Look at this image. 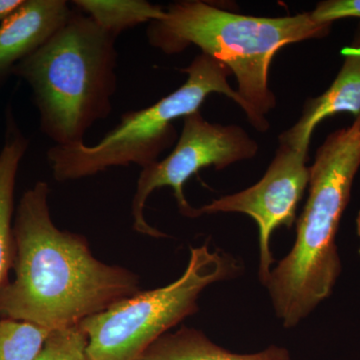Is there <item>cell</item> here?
<instances>
[{
	"label": "cell",
	"mask_w": 360,
	"mask_h": 360,
	"mask_svg": "<svg viewBox=\"0 0 360 360\" xmlns=\"http://www.w3.org/2000/svg\"><path fill=\"white\" fill-rule=\"evenodd\" d=\"M51 333L28 322L0 319V360H35Z\"/></svg>",
	"instance_id": "14"
},
{
	"label": "cell",
	"mask_w": 360,
	"mask_h": 360,
	"mask_svg": "<svg viewBox=\"0 0 360 360\" xmlns=\"http://www.w3.org/2000/svg\"><path fill=\"white\" fill-rule=\"evenodd\" d=\"M141 360H290V354L276 345L255 354H234L215 345L202 331L182 326L158 338Z\"/></svg>",
	"instance_id": "12"
},
{
	"label": "cell",
	"mask_w": 360,
	"mask_h": 360,
	"mask_svg": "<svg viewBox=\"0 0 360 360\" xmlns=\"http://www.w3.org/2000/svg\"><path fill=\"white\" fill-rule=\"evenodd\" d=\"M184 127L172 153L158 162L142 168L136 191L132 200L134 229L150 238H167L151 226L144 217V208L149 196L156 189L168 186L174 191L177 207L184 217L194 219L196 208L187 201L184 186L201 169L213 167L224 169L255 158L258 143L243 127L224 125L206 120L200 110L186 115Z\"/></svg>",
	"instance_id": "7"
},
{
	"label": "cell",
	"mask_w": 360,
	"mask_h": 360,
	"mask_svg": "<svg viewBox=\"0 0 360 360\" xmlns=\"http://www.w3.org/2000/svg\"><path fill=\"white\" fill-rule=\"evenodd\" d=\"M359 168L360 116L317 149L295 245L264 285L284 328L298 326L333 292L341 271L336 236Z\"/></svg>",
	"instance_id": "3"
},
{
	"label": "cell",
	"mask_w": 360,
	"mask_h": 360,
	"mask_svg": "<svg viewBox=\"0 0 360 360\" xmlns=\"http://www.w3.org/2000/svg\"><path fill=\"white\" fill-rule=\"evenodd\" d=\"M65 0H25L0 25V84L14 66L39 51L70 20Z\"/></svg>",
	"instance_id": "9"
},
{
	"label": "cell",
	"mask_w": 360,
	"mask_h": 360,
	"mask_svg": "<svg viewBox=\"0 0 360 360\" xmlns=\"http://www.w3.org/2000/svg\"><path fill=\"white\" fill-rule=\"evenodd\" d=\"M309 148L279 143L276 155L264 177L255 186L231 195L222 196L210 205L196 208L194 217L213 213H243L257 224L259 232V276L269 281L274 258L270 238L277 227L290 229L296 210L309 184Z\"/></svg>",
	"instance_id": "8"
},
{
	"label": "cell",
	"mask_w": 360,
	"mask_h": 360,
	"mask_svg": "<svg viewBox=\"0 0 360 360\" xmlns=\"http://www.w3.org/2000/svg\"><path fill=\"white\" fill-rule=\"evenodd\" d=\"M180 70L187 75L181 86L148 108L123 113L96 146L80 142L49 148L46 156L54 179L72 181L112 167H148L179 139L174 120L200 111L210 94H224L241 106L238 91L227 80L231 71L217 59L200 53Z\"/></svg>",
	"instance_id": "5"
},
{
	"label": "cell",
	"mask_w": 360,
	"mask_h": 360,
	"mask_svg": "<svg viewBox=\"0 0 360 360\" xmlns=\"http://www.w3.org/2000/svg\"><path fill=\"white\" fill-rule=\"evenodd\" d=\"M333 23H319L311 13L258 18L224 11L201 0H181L165 16L149 23L148 44L172 56L191 46L224 63L238 82L241 106L250 124L267 131L266 116L276 105L269 85L272 59L286 45L328 37Z\"/></svg>",
	"instance_id": "2"
},
{
	"label": "cell",
	"mask_w": 360,
	"mask_h": 360,
	"mask_svg": "<svg viewBox=\"0 0 360 360\" xmlns=\"http://www.w3.org/2000/svg\"><path fill=\"white\" fill-rule=\"evenodd\" d=\"M356 231H357V236H359V240H360V210L359 212V214H357V219H356ZM359 255H360V245H359Z\"/></svg>",
	"instance_id": "18"
},
{
	"label": "cell",
	"mask_w": 360,
	"mask_h": 360,
	"mask_svg": "<svg viewBox=\"0 0 360 360\" xmlns=\"http://www.w3.org/2000/svg\"><path fill=\"white\" fill-rule=\"evenodd\" d=\"M49 184L37 181L13 222L14 279L0 286V319L49 331L75 328L141 291L134 272L94 257L89 241L51 219Z\"/></svg>",
	"instance_id": "1"
},
{
	"label": "cell",
	"mask_w": 360,
	"mask_h": 360,
	"mask_svg": "<svg viewBox=\"0 0 360 360\" xmlns=\"http://www.w3.org/2000/svg\"><path fill=\"white\" fill-rule=\"evenodd\" d=\"M310 13L319 23H333L343 18H360V0H326L319 2Z\"/></svg>",
	"instance_id": "16"
},
{
	"label": "cell",
	"mask_w": 360,
	"mask_h": 360,
	"mask_svg": "<svg viewBox=\"0 0 360 360\" xmlns=\"http://www.w3.org/2000/svg\"><path fill=\"white\" fill-rule=\"evenodd\" d=\"M71 4L115 39L125 30L165 16V7L146 0H75Z\"/></svg>",
	"instance_id": "13"
},
{
	"label": "cell",
	"mask_w": 360,
	"mask_h": 360,
	"mask_svg": "<svg viewBox=\"0 0 360 360\" xmlns=\"http://www.w3.org/2000/svg\"><path fill=\"white\" fill-rule=\"evenodd\" d=\"M25 0H0V22H4L20 8Z\"/></svg>",
	"instance_id": "17"
},
{
	"label": "cell",
	"mask_w": 360,
	"mask_h": 360,
	"mask_svg": "<svg viewBox=\"0 0 360 360\" xmlns=\"http://www.w3.org/2000/svg\"><path fill=\"white\" fill-rule=\"evenodd\" d=\"M35 360H90L86 335L79 326L52 331Z\"/></svg>",
	"instance_id": "15"
},
{
	"label": "cell",
	"mask_w": 360,
	"mask_h": 360,
	"mask_svg": "<svg viewBox=\"0 0 360 360\" xmlns=\"http://www.w3.org/2000/svg\"><path fill=\"white\" fill-rule=\"evenodd\" d=\"M30 141L13 113L6 115V141L0 151V286L6 284L14 262L13 210L16 175Z\"/></svg>",
	"instance_id": "11"
},
{
	"label": "cell",
	"mask_w": 360,
	"mask_h": 360,
	"mask_svg": "<svg viewBox=\"0 0 360 360\" xmlns=\"http://www.w3.org/2000/svg\"><path fill=\"white\" fill-rule=\"evenodd\" d=\"M115 40L77 9L51 39L11 71L32 89L40 129L56 146L84 142L87 130L112 111Z\"/></svg>",
	"instance_id": "4"
},
{
	"label": "cell",
	"mask_w": 360,
	"mask_h": 360,
	"mask_svg": "<svg viewBox=\"0 0 360 360\" xmlns=\"http://www.w3.org/2000/svg\"><path fill=\"white\" fill-rule=\"evenodd\" d=\"M240 265L229 253L203 245L191 248L186 271L174 283L115 303L87 317L79 328L90 360H141L158 338L198 311V300L212 283L232 278Z\"/></svg>",
	"instance_id": "6"
},
{
	"label": "cell",
	"mask_w": 360,
	"mask_h": 360,
	"mask_svg": "<svg viewBox=\"0 0 360 360\" xmlns=\"http://www.w3.org/2000/svg\"><path fill=\"white\" fill-rule=\"evenodd\" d=\"M343 63L335 82L321 96L309 99L293 127L279 135V143L309 148L317 125L338 113L360 116V22L352 44L341 51Z\"/></svg>",
	"instance_id": "10"
}]
</instances>
